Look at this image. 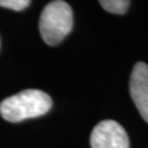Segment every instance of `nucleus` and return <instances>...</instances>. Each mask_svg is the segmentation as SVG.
Here are the masks:
<instances>
[{
  "mask_svg": "<svg viewBox=\"0 0 148 148\" xmlns=\"http://www.w3.org/2000/svg\"><path fill=\"white\" fill-rule=\"evenodd\" d=\"M53 106L52 98L44 91L27 89L11 95L0 103V114L5 121L18 123L42 116Z\"/></svg>",
  "mask_w": 148,
  "mask_h": 148,
  "instance_id": "obj_1",
  "label": "nucleus"
},
{
  "mask_svg": "<svg viewBox=\"0 0 148 148\" xmlns=\"http://www.w3.org/2000/svg\"><path fill=\"white\" fill-rule=\"evenodd\" d=\"M74 16L71 7L64 0H54L42 11L40 18V33L47 45L55 46L73 30Z\"/></svg>",
  "mask_w": 148,
  "mask_h": 148,
  "instance_id": "obj_2",
  "label": "nucleus"
},
{
  "mask_svg": "<svg viewBox=\"0 0 148 148\" xmlns=\"http://www.w3.org/2000/svg\"><path fill=\"white\" fill-rule=\"evenodd\" d=\"M90 145L91 148H130V139L121 124L104 120L92 130Z\"/></svg>",
  "mask_w": 148,
  "mask_h": 148,
  "instance_id": "obj_3",
  "label": "nucleus"
},
{
  "mask_svg": "<svg viewBox=\"0 0 148 148\" xmlns=\"http://www.w3.org/2000/svg\"><path fill=\"white\" fill-rule=\"evenodd\" d=\"M130 92L140 116L148 123V65L138 62L132 70Z\"/></svg>",
  "mask_w": 148,
  "mask_h": 148,
  "instance_id": "obj_4",
  "label": "nucleus"
},
{
  "mask_svg": "<svg viewBox=\"0 0 148 148\" xmlns=\"http://www.w3.org/2000/svg\"><path fill=\"white\" fill-rule=\"evenodd\" d=\"M101 7L113 14H124L127 11L131 0H99Z\"/></svg>",
  "mask_w": 148,
  "mask_h": 148,
  "instance_id": "obj_5",
  "label": "nucleus"
},
{
  "mask_svg": "<svg viewBox=\"0 0 148 148\" xmlns=\"http://www.w3.org/2000/svg\"><path fill=\"white\" fill-rule=\"evenodd\" d=\"M31 0H0V7L14 11H22L29 7Z\"/></svg>",
  "mask_w": 148,
  "mask_h": 148,
  "instance_id": "obj_6",
  "label": "nucleus"
},
{
  "mask_svg": "<svg viewBox=\"0 0 148 148\" xmlns=\"http://www.w3.org/2000/svg\"><path fill=\"white\" fill-rule=\"evenodd\" d=\"M0 45H1V42H0Z\"/></svg>",
  "mask_w": 148,
  "mask_h": 148,
  "instance_id": "obj_7",
  "label": "nucleus"
}]
</instances>
